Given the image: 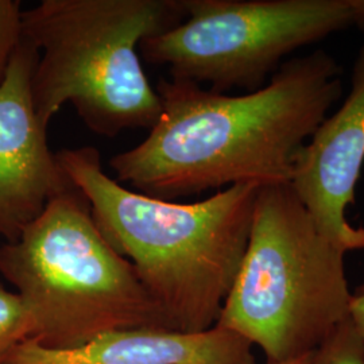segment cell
<instances>
[{
    "mask_svg": "<svg viewBox=\"0 0 364 364\" xmlns=\"http://www.w3.org/2000/svg\"><path fill=\"white\" fill-rule=\"evenodd\" d=\"M156 91L161 117L109 166L117 182L171 201L240 183H290L343 84L336 60L316 50L285 61L259 91L231 96L165 78Z\"/></svg>",
    "mask_w": 364,
    "mask_h": 364,
    "instance_id": "1",
    "label": "cell"
},
{
    "mask_svg": "<svg viewBox=\"0 0 364 364\" xmlns=\"http://www.w3.org/2000/svg\"><path fill=\"white\" fill-rule=\"evenodd\" d=\"M55 156L88 201L100 232L134 266L170 328L203 332L216 326L247 248L259 186L232 185L183 204L123 186L105 173L93 147Z\"/></svg>",
    "mask_w": 364,
    "mask_h": 364,
    "instance_id": "2",
    "label": "cell"
},
{
    "mask_svg": "<svg viewBox=\"0 0 364 364\" xmlns=\"http://www.w3.org/2000/svg\"><path fill=\"white\" fill-rule=\"evenodd\" d=\"M185 16V0H43L23 11V39L38 52L31 87L42 127L72 105L100 136L150 130L162 105L139 46Z\"/></svg>",
    "mask_w": 364,
    "mask_h": 364,
    "instance_id": "3",
    "label": "cell"
},
{
    "mask_svg": "<svg viewBox=\"0 0 364 364\" xmlns=\"http://www.w3.org/2000/svg\"><path fill=\"white\" fill-rule=\"evenodd\" d=\"M344 255L291 183L259 186L247 248L216 326L259 346L267 363L311 353L351 318Z\"/></svg>",
    "mask_w": 364,
    "mask_h": 364,
    "instance_id": "4",
    "label": "cell"
},
{
    "mask_svg": "<svg viewBox=\"0 0 364 364\" xmlns=\"http://www.w3.org/2000/svg\"><path fill=\"white\" fill-rule=\"evenodd\" d=\"M0 274L26 304L31 340L46 348L72 350L124 329H171L76 186L53 198L16 240L0 246Z\"/></svg>",
    "mask_w": 364,
    "mask_h": 364,
    "instance_id": "5",
    "label": "cell"
},
{
    "mask_svg": "<svg viewBox=\"0 0 364 364\" xmlns=\"http://www.w3.org/2000/svg\"><path fill=\"white\" fill-rule=\"evenodd\" d=\"M180 25L144 39L139 55L171 80L227 93L262 90L299 48L353 26L352 0H185Z\"/></svg>",
    "mask_w": 364,
    "mask_h": 364,
    "instance_id": "6",
    "label": "cell"
},
{
    "mask_svg": "<svg viewBox=\"0 0 364 364\" xmlns=\"http://www.w3.org/2000/svg\"><path fill=\"white\" fill-rule=\"evenodd\" d=\"M38 52L22 39L0 85V237L14 242L75 185L48 144L33 103Z\"/></svg>",
    "mask_w": 364,
    "mask_h": 364,
    "instance_id": "7",
    "label": "cell"
},
{
    "mask_svg": "<svg viewBox=\"0 0 364 364\" xmlns=\"http://www.w3.org/2000/svg\"><path fill=\"white\" fill-rule=\"evenodd\" d=\"M364 164V46L353 63L343 105L299 153L291 186L324 234L346 252L364 248L363 227L346 216Z\"/></svg>",
    "mask_w": 364,
    "mask_h": 364,
    "instance_id": "8",
    "label": "cell"
},
{
    "mask_svg": "<svg viewBox=\"0 0 364 364\" xmlns=\"http://www.w3.org/2000/svg\"><path fill=\"white\" fill-rule=\"evenodd\" d=\"M252 344L231 329L203 332L165 328L124 329L72 350H52L28 338L0 364H257Z\"/></svg>",
    "mask_w": 364,
    "mask_h": 364,
    "instance_id": "9",
    "label": "cell"
},
{
    "mask_svg": "<svg viewBox=\"0 0 364 364\" xmlns=\"http://www.w3.org/2000/svg\"><path fill=\"white\" fill-rule=\"evenodd\" d=\"M34 324L26 304L0 284V360L25 340L33 338Z\"/></svg>",
    "mask_w": 364,
    "mask_h": 364,
    "instance_id": "10",
    "label": "cell"
},
{
    "mask_svg": "<svg viewBox=\"0 0 364 364\" xmlns=\"http://www.w3.org/2000/svg\"><path fill=\"white\" fill-rule=\"evenodd\" d=\"M309 364H364V338L352 318L313 351Z\"/></svg>",
    "mask_w": 364,
    "mask_h": 364,
    "instance_id": "11",
    "label": "cell"
},
{
    "mask_svg": "<svg viewBox=\"0 0 364 364\" xmlns=\"http://www.w3.org/2000/svg\"><path fill=\"white\" fill-rule=\"evenodd\" d=\"M22 14L21 1L0 0V85L23 39Z\"/></svg>",
    "mask_w": 364,
    "mask_h": 364,
    "instance_id": "12",
    "label": "cell"
},
{
    "mask_svg": "<svg viewBox=\"0 0 364 364\" xmlns=\"http://www.w3.org/2000/svg\"><path fill=\"white\" fill-rule=\"evenodd\" d=\"M351 318L364 338V294H353L351 304Z\"/></svg>",
    "mask_w": 364,
    "mask_h": 364,
    "instance_id": "13",
    "label": "cell"
},
{
    "mask_svg": "<svg viewBox=\"0 0 364 364\" xmlns=\"http://www.w3.org/2000/svg\"><path fill=\"white\" fill-rule=\"evenodd\" d=\"M353 6V26L364 33V0H352Z\"/></svg>",
    "mask_w": 364,
    "mask_h": 364,
    "instance_id": "14",
    "label": "cell"
},
{
    "mask_svg": "<svg viewBox=\"0 0 364 364\" xmlns=\"http://www.w3.org/2000/svg\"><path fill=\"white\" fill-rule=\"evenodd\" d=\"M312 353H308V355H304V356H299L297 359H293V360H287V362H282V363H267V364H309L311 363V359H312Z\"/></svg>",
    "mask_w": 364,
    "mask_h": 364,
    "instance_id": "15",
    "label": "cell"
},
{
    "mask_svg": "<svg viewBox=\"0 0 364 364\" xmlns=\"http://www.w3.org/2000/svg\"><path fill=\"white\" fill-rule=\"evenodd\" d=\"M355 294H364V284L363 285H360V287H358V290H356V293Z\"/></svg>",
    "mask_w": 364,
    "mask_h": 364,
    "instance_id": "16",
    "label": "cell"
}]
</instances>
